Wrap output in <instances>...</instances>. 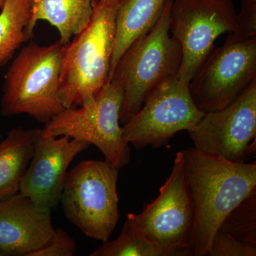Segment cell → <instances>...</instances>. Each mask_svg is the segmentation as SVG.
Returning <instances> with one entry per match:
<instances>
[{
  "label": "cell",
  "mask_w": 256,
  "mask_h": 256,
  "mask_svg": "<svg viewBox=\"0 0 256 256\" xmlns=\"http://www.w3.org/2000/svg\"><path fill=\"white\" fill-rule=\"evenodd\" d=\"M194 208L190 256H210L212 240L229 214L256 192V163H236L194 146L182 150Z\"/></svg>",
  "instance_id": "cell-1"
},
{
  "label": "cell",
  "mask_w": 256,
  "mask_h": 256,
  "mask_svg": "<svg viewBox=\"0 0 256 256\" xmlns=\"http://www.w3.org/2000/svg\"><path fill=\"white\" fill-rule=\"evenodd\" d=\"M122 0H98L86 28L64 48L58 98L64 108L96 98L110 80L117 16Z\"/></svg>",
  "instance_id": "cell-2"
},
{
  "label": "cell",
  "mask_w": 256,
  "mask_h": 256,
  "mask_svg": "<svg viewBox=\"0 0 256 256\" xmlns=\"http://www.w3.org/2000/svg\"><path fill=\"white\" fill-rule=\"evenodd\" d=\"M172 2L168 0L161 18L152 30L124 52L111 78L124 84L120 122L124 126L139 112L154 90L178 76L182 52L178 42L170 35Z\"/></svg>",
  "instance_id": "cell-3"
},
{
  "label": "cell",
  "mask_w": 256,
  "mask_h": 256,
  "mask_svg": "<svg viewBox=\"0 0 256 256\" xmlns=\"http://www.w3.org/2000/svg\"><path fill=\"white\" fill-rule=\"evenodd\" d=\"M65 45L31 42L24 47L4 76L1 114H26L46 124L64 109L58 89Z\"/></svg>",
  "instance_id": "cell-4"
},
{
  "label": "cell",
  "mask_w": 256,
  "mask_h": 256,
  "mask_svg": "<svg viewBox=\"0 0 256 256\" xmlns=\"http://www.w3.org/2000/svg\"><path fill=\"white\" fill-rule=\"evenodd\" d=\"M119 170L108 162H82L67 174L62 206L66 217L89 238L109 240L120 220Z\"/></svg>",
  "instance_id": "cell-5"
},
{
  "label": "cell",
  "mask_w": 256,
  "mask_h": 256,
  "mask_svg": "<svg viewBox=\"0 0 256 256\" xmlns=\"http://www.w3.org/2000/svg\"><path fill=\"white\" fill-rule=\"evenodd\" d=\"M124 98V84L111 79L94 100L56 114L45 124L42 133L52 137L67 136L95 146L106 161L120 171L130 161V148L120 126Z\"/></svg>",
  "instance_id": "cell-6"
},
{
  "label": "cell",
  "mask_w": 256,
  "mask_h": 256,
  "mask_svg": "<svg viewBox=\"0 0 256 256\" xmlns=\"http://www.w3.org/2000/svg\"><path fill=\"white\" fill-rule=\"evenodd\" d=\"M256 80V37L229 34L214 48L190 82V94L202 112L220 110L234 102Z\"/></svg>",
  "instance_id": "cell-7"
},
{
  "label": "cell",
  "mask_w": 256,
  "mask_h": 256,
  "mask_svg": "<svg viewBox=\"0 0 256 256\" xmlns=\"http://www.w3.org/2000/svg\"><path fill=\"white\" fill-rule=\"evenodd\" d=\"M126 222L139 229L164 252V256H190L194 208L184 172L182 151L175 156L172 172L156 200Z\"/></svg>",
  "instance_id": "cell-8"
},
{
  "label": "cell",
  "mask_w": 256,
  "mask_h": 256,
  "mask_svg": "<svg viewBox=\"0 0 256 256\" xmlns=\"http://www.w3.org/2000/svg\"><path fill=\"white\" fill-rule=\"evenodd\" d=\"M236 18L232 0H173L170 32L182 52L178 80L191 82L217 38L235 31Z\"/></svg>",
  "instance_id": "cell-9"
},
{
  "label": "cell",
  "mask_w": 256,
  "mask_h": 256,
  "mask_svg": "<svg viewBox=\"0 0 256 256\" xmlns=\"http://www.w3.org/2000/svg\"><path fill=\"white\" fill-rule=\"evenodd\" d=\"M204 114L192 99L190 82L176 76L148 98L144 107L122 128V138L137 150L160 148L178 132L193 130Z\"/></svg>",
  "instance_id": "cell-10"
},
{
  "label": "cell",
  "mask_w": 256,
  "mask_h": 256,
  "mask_svg": "<svg viewBox=\"0 0 256 256\" xmlns=\"http://www.w3.org/2000/svg\"><path fill=\"white\" fill-rule=\"evenodd\" d=\"M194 148L236 163L256 154V80L238 98L220 110L206 112L188 131Z\"/></svg>",
  "instance_id": "cell-11"
},
{
  "label": "cell",
  "mask_w": 256,
  "mask_h": 256,
  "mask_svg": "<svg viewBox=\"0 0 256 256\" xmlns=\"http://www.w3.org/2000/svg\"><path fill=\"white\" fill-rule=\"evenodd\" d=\"M90 144L67 136L52 137L42 132L20 192L41 210L52 212L60 202L68 166Z\"/></svg>",
  "instance_id": "cell-12"
},
{
  "label": "cell",
  "mask_w": 256,
  "mask_h": 256,
  "mask_svg": "<svg viewBox=\"0 0 256 256\" xmlns=\"http://www.w3.org/2000/svg\"><path fill=\"white\" fill-rule=\"evenodd\" d=\"M48 210L18 193L0 202V256H31L55 232Z\"/></svg>",
  "instance_id": "cell-13"
},
{
  "label": "cell",
  "mask_w": 256,
  "mask_h": 256,
  "mask_svg": "<svg viewBox=\"0 0 256 256\" xmlns=\"http://www.w3.org/2000/svg\"><path fill=\"white\" fill-rule=\"evenodd\" d=\"M166 2L168 0H122L118 12L110 80L124 52L156 26Z\"/></svg>",
  "instance_id": "cell-14"
},
{
  "label": "cell",
  "mask_w": 256,
  "mask_h": 256,
  "mask_svg": "<svg viewBox=\"0 0 256 256\" xmlns=\"http://www.w3.org/2000/svg\"><path fill=\"white\" fill-rule=\"evenodd\" d=\"M41 129L15 128L0 143V202L20 192Z\"/></svg>",
  "instance_id": "cell-15"
},
{
  "label": "cell",
  "mask_w": 256,
  "mask_h": 256,
  "mask_svg": "<svg viewBox=\"0 0 256 256\" xmlns=\"http://www.w3.org/2000/svg\"><path fill=\"white\" fill-rule=\"evenodd\" d=\"M98 0H32L30 35L40 20L48 22L60 32V41L64 45L82 33L92 20Z\"/></svg>",
  "instance_id": "cell-16"
},
{
  "label": "cell",
  "mask_w": 256,
  "mask_h": 256,
  "mask_svg": "<svg viewBox=\"0 0 256 256\" xmlns=\"http://www.w3.org/2000/svg\"><path fill=\"white\" fill-rule=\"evenodd\" d=\"M32 0H5L0 13V68L30 42Z\"/></svg>",
  "instance_id": "cell-17"
},
{
  "label": "cell",
  "mask_w": 256,
  "mask_h": 256,
  "mask_svg": "<svg viewBox=\"0 0 256 256\" xmlns=\"http://www.w3.org/2000/svg\"><path fill=\"white\" fill-rule=\"evenodd\" d=\"M90 256H164L158 245L127 222L118 238L104 242Z\"/></svg>",
  "instance_id": "cell-18"
},
{
  "label": "cell",
  "mask_w": 256,
  "mask_h": 256,
  "mask_svg": "<svg viewBox=\"0 0 256 256\" xmlns=\"http://www.w3.org/2000/svg\"><path fill=\"white\" fill-rule=\"evenodd\" d=\"M220 228L240 242L256 246V192L229 214Z\"/></svg>",
  "instance_id": "cell-19"
},
{
  "label": "cell",
  "mask_w": 256,
  "mask_h": 256,
  "mask_svg": "<svg viewBox=\"0 0 256 256\" xmlns=\"http://www.w3.org/2000/svg\"><path fill=\"white\" fill-rule=\"evenodd\" d=\"M256 246L246 244L220 228L212 240L210 256H256Z\"/></svg>",
  "instance_id": "cell-20"
},
{
  "label": "cell",
  "mask_w": 256,
  "mask_h": 256,
  "mask_svg": "<svg viewBox=\"0 0 256 256\" xmlns=\"http://www.w3.org/2000/svg\"><path fill=\"white\" fill-rule=\"evenodd\" d=\"M76 242L66 230H55L53 236L44 246L31 256H73L76 254Z\"/></svg>",
  "instance_id": "cell-21"
},
{
  "label": "cell",
  "mask_w": 256,
  "mask_h": 256,
  "mask_svg": "<svg viewBox=\"0 0 256 256\" xmlns=\"http://www.w3.org/2000/svg\"><path fill=\"white\" fill-rule=\"evenodd\" d=\"M232 34L240 38L256 37V0H242L236 28Z\"/></svg>",
  "instance_id": "cell-22"
},
{
  "label": "cell",
  "mask_w": 256,
  "mask_h": 256,
  "mask_svg": "<svg viewBox=\"0 0 256 256\" xmlns=\"http://www.w3.org/2000/svg\"><path fill=\"white\" fill-rule=\"evenodd\" d=\"M5 2V0H0V10L3 8Z\"/></svg>",
  "instance_id": "cell-23"
}]
</instances>
